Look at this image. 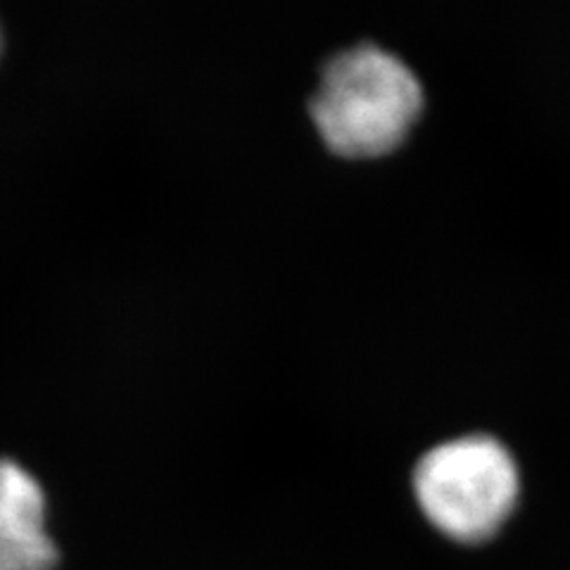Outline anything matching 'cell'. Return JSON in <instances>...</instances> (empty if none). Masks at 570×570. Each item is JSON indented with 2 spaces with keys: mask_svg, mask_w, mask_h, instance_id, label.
<instances>
[{
  "mask_svg": "<svg viewBox=\"0 0 570 570\" xmlns=\"http://www.w3.org/2000/svg\"><path fill=\"white\" fill-rule=\"evenodd\" d=\"M423 112V86L414 69L376 43L333 56L309 100L324 146L345 159L395 153Z\"/></svg>",
  "mask_w": 570,
  "mask_h": 570,
  "instance_id": "cell-1",
  "label": "cell"
},
{
  "mask_svg": "<svg viewBox=\"0 0 570 570\" xmlns=\"http://www.w3.org/2000/svg\"><path fill=\"white\" fill-rule=\"evenodd\" d=\"M0 50H3V33H0Z\"/></svg>",
  "mask_w": 570,
  "mask_h": 570,
  "instance_id": "cell-4",
  "label": "cell"
},
{
  "mask_svg": "<svg viewBox=\"0 0 570 570\" xmlns=\"http://www.w3.org/2000/svg\"><path fill=\"white\" fill-rule=\"evenodd\" d=\"M46 528V494L27 469L0 459V570H56Z\"/></svg>",
  "mask_w": 570,
  "mask_h": 570,
  "instance_id": "cell-3",
  "label": "cell"
},
{
  "mask_svg": "<svg viewBox=\"0 0 570 570\" xmlns=\"http://www.w3.org/2000/svg\"><path fill=\"white\" fill-rule=\"evenodd\" d=\"M412 480L425 519L463 544L494 538L519 502V469L492 435L435 444L419 459Z\"/></svg>",
  "mask_w": 570,
  "mask_h": 570,
  "instance_id": "cell-2",
  "label": "cell"
}]
</instances>
